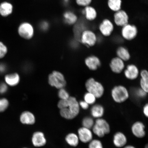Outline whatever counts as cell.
Segmentation results:
<instances>
[{
  "instance_id": "obj_1",
  "label": "cell",
  "mask_w": 148,
  "mask_h": 148,
  "mask_svg": "<svg viewBox=\"0 0 148 148\" xmlns=\"http://www.w3.org/2000/svg\"><path fill=\"white\" fill-rule=\"evenodd\" d=\"M60 114L62 117L68 120L74 119L79 114V103L75 97H70L66 99H60L58 103Z\"/></svg>"
},
{
  "instance_id": "obj_2",
  "label": "cell",
  "mask_w": 148,
  "mask_h": 148,
  "mask_svg": "<svg viewBox=\"0 0 148 148\" xmlns=\"http://www.w3.org/2000/svg\"><path fill=\"white\" fill-rule=\"evenodd\" d=\"M110 127L108 122L102 118L97 119L92 128V132L98 137L103 138L110 132Z\"/></svg>"
},
{
  "instance_id": "obj_3",
  "label": "cell",
  "mask_w": 148,
  "mask_h": 148,
  "mask_svg": "<svg viewBox=\"0 0 148 148\" xmlns=\"http://www.w3.org/2000/svg\"><path fill=\"white\" fill-rule=\"evenodd\" d=\"M85 86L88 92L92 94L96 98L101 97L104 93V89L103 85L94 78L88 79Z\"/></svg>"
},
{
  "instance_id": "obj_4",
  "label": "cell",
  "mask_w": 148,
  "mask_h": 148,
  "mask_svg": "<svg viewBox=\"0 0 148 148\" xmlns=\"http://www.w3.org/2000/svg\"><path fill=\"white\" fill-rule=\"evenodd\" d=\"M17 32L19 36L25 39L29 40L34 36L35 29L32 24L28 22H23L18 25Z\"/></svg>"
},
{
  "instance_id": "obj_5",
  "label": "cell",
  "mask_w": 148,
  "mask_h": 148,
  "mask_svg": "<svg viewBox=\"0 0 148 148\" xmlns=\"http://www.w3.org/2000/svg\"><path fill=\"white\" fill-rule=\"evenodd\" d=\"M112 96L114 101L118 103L124 102L129 97L128 90L122 86L114 87L112 91Z\"/></svg>"
},
{
  "instance_id": "obj_6",
  "label": "cell",
  "mask_w": 148,
  "mask_h": 148,
  "mask_svg": "<svg viewBox=\"0 0 148 148\" xmlns=\"http://www.w3.org/2000/svg\"><path fill=\"white\" fill-rule=\"evenodd\" d=\"M49 82L51 86L58 89L63 88L66 86V82L63 75L58 71H54L50 74Z\"/></svg>"
},
{
  "instance_id": "obj_7",
  "label": "cell",
  "mask_w": 148,
  "mask_h": 148,
  "mask_svg": "<svg viewBox=\"0 0 148 148\" xmlns=\"http://www.w3.org/2000/svg\"><path fill=\"white\" fill-rule=\"evenodd\" d=\"M97 41L96 35L91 31L86 29L83 31L81 35L80 42L88 47L94 46Z\"/></svg>"
},
{
  "instance_id": "obj_8",
  "label": "cell",
  "mask_w": 148,
  "mask_h": 148,
  "mask_svg": "<svg viewBox=\"0 0 148 148\" xmlns=\"http://www.w3.org/2000/svg\"><path fill=\"white\" fill-rule=\"evenodd\" d=\"M77 134L79 140L83 143H89L93 139V133L90 129L81 127L77 131Z\"/></svg>"
},
{
  "instance_id": "obj_9",
  "label": "cell",
  "mask_w": 148,
  "mask_h": 148,
  "mask_svg": "<svg viewBox=\"0 0 148 148\" xmlns=\"http://www.w3.org/2000/svg\"><path fill=\"white\" fill-rule=\"evenodd\" d=\"M138 30L134 25L127 24L123 27L122 29V35L125 40H130L134 39L137 36Z\"/></svg>"
},
{
  "instance_id": "obj_10",
  "label": "cell",
  "mask_w": 148,
  "mask_h": 148,
  "mask_svg": "<svg viewBox=\"0 0 148 148\" xmlns=\"http://www.w3.org/2000/svg\"><path fill=\"white\" fill-rule=\"evenodd\" d=\"M145 127L143 123L140 121H137L133 124L131 130L132 134L136 137L142 138L146 135Z\"/></svg>"
},
{
  "instance_id": "obj_11",
  "label": "cell",
  "mask_w": 148,
  "mask_h": 148,
  "mask_svg": "<svg viewBox=\"0 0 148 148\" xmlns=\"http://www.w3.org/2000/svg\"><path fill=\"white\" fill-rule=\"evenodd\" d=\"M14 5L8 1H3L0 3V16L6 18L10 16L14 12Z\"/></svg>"
},
{
  "instance_id": "obj_12",
  "label": "cell",
  "mask_w": 148,
  "mask_h": 148,
  "mask_svg": "<svg viewBox=\"0 0 148 148\" xmlns=\"http://www.w3.org/2000/svg\"><path fill=\"white\" fill-rule=\"evenodd\" d=\"M114 18L116 25L119 26L123 27L128 24V16L124 11L120 10L116 12Z\"/></svg>"
},
{
  "instance_id": "obj_13",
  "label": "cell",
  "mask_w": 148,
  "mask_h": 148,
  "mask_svg": "<svg viewBox=\"0 0 148 148\" xmlns=\"http://www.w3.org/2000/svg\"><path fill=\"white\" fill-rule=\"evenodd\" d=\"M127 142V136L123 132H118L114 134L113 138V143L116 147H124L126 145Z\"/></svg>"
},
{
  "instance_id": "obj_14",
  "label": "cell",
  "mask_w": 148,
  "mask_h": 148,
  "mask_svg": "<svg viewBox=\"0 0 148 148\" xmlns=\"http://www.w3.org/2000/svg\"><path fill=\"white\" fill-rule=\"evenodd\" d=\"M114 25L110 20L105 19L99 25V29L103 36H110L114 29Z\"/></svg>"
},
{
  "instance_id": "obj_15",
  "label": "cell",
  "mask_w": 148,
  "mask_h": 148,
  "mask_svg": "<svg viewBox=\"0 0 148 148\" xmlns=\"http://www.w3.org/2000/svg\"><path fill=\"white\" fill-rule=\"evenodd\" d=\"M110 66L112 71L114 73L117 74L121 73L125 66L124 61L118 57L112 59Z\"/></svg>"
},
{
  "instance_id": "obj_16",
  "label": "cell",
  "mask_w": 148,
  "mask_h": 148,
  "mask_svg": "<svg viewBox=\"0 0 148 148\" xmlns=\"http://www.w3.org/2000/svg\"><path fill=\"white\" fill-rule=\"evenodd\" d=\"M32 144L35 147H42L46 143V140L43 133L39 131L35 132L32 138Z\"/></svg>"
},
{
  "instance_id": "obj_17",
  "label": "cell",
  "mask_w": 148,
  "mask_h": 148,
  "mask_svg": "<svg viewBox=\"0 0 148 148\" xmlns=\"http://www.w3.org/2000/svg\"><path fill=\"white\" fill-rule=\"evenodd\" d=\"M73 29L74 36L76 40L77 41H80L81 35L83 31L86 30V26L84 22L81 21H77V23L74 25Z\"/></svg>"
},
{
  "instance_id": "obj_18",
  "label": "cell",
  "mask_w": 148,
  "mask_h": 148,
  "mask_svg": "<svg viewBox=\"0 0 148 148\" xmlns=\"http://www.w3.org/2000/svg\"><path fill=\"white\" fill-rule=\"evenodd\" d=\"M85 64L89 69L91 70H97L101 65L99 59L94 56L87 57L85 60Z\"/></svg>"
},
{
  "instance_id": "obj_19",
  "label": "cell",
  "mask_w": 148,
  "mask_h": 148,
  "mask_svg": "<svg viewBox=\"0 0 148 148\" xmlns=\"http://www.w3.org/2000/svg\"><path fill=\"white\" fill-rule=\"evenodd\" d=\"M125 75L126 78L131 80L136 79L139 75L138 68L134 64H129L125 70Z\"/></svg>"
},
{
  "instance_id": "obj_20",
  "label": "cell",
  "mask_w": 148,
  "mask_h": 148,
  "mask_svg": "<svg viewBox=\"0 0 148 148\" xmlns=\"http://www.w3.org/2000/svg\"><path fill=\"white\" fill-rule=\"evenodd\" d=\"M20 121L23 124L32 125L36 122V118L32 113L28 111H25L21 114Z\"/></svg>"
},
{
  "instance_id": "obj_21",
  "label": "cell",
  "mask_w": 148,
  "mask_h": 148,
  "mask_svg": "<svg viewBox=\"0 0 148 148\" xmlns=\"http://www.w3.org/2000/svg\"><path fill=\"white\" fill-rule=\"evenodd\" d=\"M64 23L68 25H74L78 21L77 16L71 11H66L63 14Z\"/></svg>"
},
{
  "instance_id": "obj_22",
  "label": "cell",
  "mask_w": 148,
  "mask_h": 148,
  "mask_svg": "<svg viewBox=\"0 0 148 148\" xmlns=\"http://www.w3.org/2000/svg\"><path fill=\"white\" fill-rule=\"evenodd\" d=\"M104 114V109L101 105H94L90 110V114L92 117L97 119L102 117Z\"/></svg>"
},
{
  "instance_id": "obj_23",
  "label": "cell",
  "mask_w": 148,
  "mask_h": 148,
  "mask_svg": "<svg viewBox=\"0 0 148 148\" xmlns=\"http://www.w3.org/2000/svg\"><path fill=\"white\" fill-rule=\"evenodd\" d=\"M5 81L7 84L9 86H16L19 82V76L16 73L7 75L5 77Z\"/></svg>"
},
{
  "instance_id": "obj_24",
  "label": "cell",
  "mask_w": 148,
  "mask_h": 148,
  "mask_svg": "<svg viewBox=\"0 0 148 148\" xmlns=\"http://www.w3.org/2000/svg\"><path fill=\"white\" fill-rule=\"evenodd\" d=\"M65 140L66 143L69 145L74 147H77L79 143L78 136L75 133L68 134L66 137Z\"/></svg>"
},
{
  "instance_id": "obj_25",
  "label": "cell",
  "mask_w": 148,
  "mask_h": 148,
  "mask_svg": "<svg viewBox=\"0 0 148 148\" xmlns=\"http://www.w3.org/2000/svg\"><path fill=\"white\" fill-rule=\"evenodd\" d=\"M83 12L85 14L86 19L89 21H92L97 17V12L93 7L89 6H86Z\"/></svg>"
},
{
  "instance_id": "obj_26",
  "label": "cell",
  "mask_w": 148,
  "mask_h": 148,
  "mask_svg": "<svg viewBox=\"0 0 148 148\" xmlns=\"http://www.w3.org/2000/svg\"><path fill=\"white\" fill-rule=\"evenodd\" d=\"M118 57L123 61H127L130 58V55L127 49L123 47L118 48L116 51Z\"/></svg>"
},
{
  "instance_id": "obj_27",
  "label": "cell",
  "mask_w": 148,
  "mask_h": 148,
  "mask_svg": "<svg viewBox=\"0 0 148 148\" xmlns=\"http://www.w3.org/2000/svg\"><path fill=\"white\" fill-rule=\"evenodd\" d=\"M108 5L109 8L114 12H118L121 8V0H108Z\"/></svg>"
},
{
  "instance_id": "obj_28",
  "label": "cell",
  "mask_w": 148,
  "mask_h": 148,
  "mask_svg": "<svg viewBox=\"0 0 148 148\" xmlns=\"http://www.w3.org/2000/svg\"><path fill=\"white\" fill-rule=\"evenodd\" d=\"M82 127L91 129L95 123L93 118L90 116H86L83 118L82 120Z\"/></svg>"
},
{
  "instance_id": "obj_29",
  "label": "cell",
  "mask_w": 148,
  "mask_h": 148,
  "mask_svg": "<svg viewBox=\"0 0 148 148\" xmlns=\"http://www.w3.org/2000/svg\"><path fill=\"white\" fill-rule=\"evenodd\" d=\"M97 98L93 95L88 92L84 96V101L89 105H93L95 103Z\"/></svg>"
},
{
  "instance_id": "obj_30",
  "label": "cell",
  "mask_w": 148,
  "mask_h": 148,
  "mask_svg": "<svg viewBox=\"0 0 148 148\" xmlns=\"http://www.w3.org/2000/svg\"><path fill=\"white\" fill-rule=\"evenodd\" d=\"M88 143V148H103L102 143L98 139H92Z\"/></svg>"
},
{
  "instance_id": "obj_31",
  "label": "cell",
  "mask_w": 148,
  "mask_h": 148,
  "mask_svg": "<svg viewBox=\"0 0 148 148\" xmlns=\"http://www.w3.org/2000/svg\"><path fill=\"white\" fill-rule=\"evenodd\" d=\"M38 27L40 30L42 32H46L49 29V23L46 20H42L39 24Z\"/></svg>"
},
{
  "instance_id": "obj_32",
  "label": "cell",
  "mask_w": 148,
  "mask_h": 148,
  "mask_svg": "<svg viewBox=\"0 0 148 148\" xmlns=\"http://www.w3.org/2000/svg\"><path fill=\"white\" fill-rule=\"evenodd\" d=\"M9 102L6 99H0V112H3L8 108Z\"/></svg>"
},
{
  "instance_id": "obj_33",
  "label": "cell",
  "mask_w": 148,
  "mask_h": 148,
  "mask_svg": "<svg viewBox=\"0 0 148 148\" xmlns=\"http://www.w3.org/2000/svg\"><path fill=\"white\" fill-rule=\"evenodd\" d=\"M58 96L61 99H67L70 97L69 93L64 88L60 89Z\"/></svg>"
},
{
  "instance_id": "obj_34",
  "label": "cell",
  "mask_w": 148,
  "mask_h": 148,
  "mask_svg": "<svg viewBox=\"0 0 148 148\" xmlns=\"http://www.w3.org/2000/svg\"><path fill=\"white\" fill-rule=\"evenodd\" d=\"M7 52V48L3 42L0 41V59L3 58Z\"/></svg>"
},
{
  "instance_id": "obj_35",
  "label": "cell",
  "mask_w": 148,
  "mask_h": 148,
  "mask_svg": "<svg viewBox=\"0 0 148 148\" xmlns=\"http://www.w3.org/2000/svg\"><path fill=\"white\" fill-rule=\"evenodd\" d=\"M92 0H75L76 3L79 6L86 7L91 3Z\"/></svg>"
},
{
  "instance_id": "obj_36",
  "label": "cell",
  "mask_w": 148,
  "mask_h": 148,
  "mask_svg": "<svg viewBox=\"0 0 148 148\" xmlns=\"http://www.w3.org/2000/svg\"><path fill=\"white\" fill-rule=\"evenodd\" d=\"M140 87L144 91L147 92L148 91V80L141 78L140 80Z\"/></svg>"
},
{
  "instance_id": "obj_37",
  "label": "cell",
  "mask_w": 148,
  "mask_h": 148,
  "mask_svg": "<svg viewBox=\"0 0 148 148\" xmlns=\"http://www.w3.org/2000/svg\"><path fill=\"white\" fill-rule=\"evenodd\" d=\"M136 90L135 93L136 97L138 98H143L147 95V92L144 91L141 88H138Z\"/></svg>"
},
{
  "instance_id": "obj_38",
  "label": "cell",
  "mask_w": 148,
  "mask_h": 148,
  "mask_svg": "<svg viewBox=\"0 0 148 148\" xmlns=\"http://www.w3.org/2000/svg\"><path fill=\"white\" fill-rule=\"evenodd\" d=\"M8 90V87L5 83H1L0 84V94L5 93Z\"/></svg>"
},
{
  "instance_id": "obj_39",
  "label": "cell",
  "mask_w": 148,
  "mask_h": 148,
  "mask_svg": "<svg viewBox=\"0 0 148 148\" xmlns=\"http://www.w3.org/2000/svg\"><path fill=\"white\" fill-rule=\"evenodd\" d=\"M79 106L83 110H87L89 108V105L85 101H81L79 103Z\"/></svg>"
},
{
  "instance_id": "obj_40",
  "label": "cell",
  "mask_w": 148,
  "mask_h": 148,
  "mask_svg": "<svg viewBox=\"0 0 148 148\" xmlns=\"http://www.w3.org/2000/svg\"><path fill=\"white\" fill-rule=\"evenodd\" d=\"M140 76L141 79H148V73L147 70H144L140 73Z\"/></svg>"
},
{
  "instance_id": "obj_41",
  "label": "cell",
  "mask_w": 148,
  "mask_h": 148,
  "mask_svg": "<svg viewBox=\"0 0 148 148\" xmlns=\"http://www.w3.org/2000/svg\"><path fill=\"white\" fill-rule=\"evenodd\" d=\"M143 113L144 115L146 117H148V105L147 103L143 107Z\"/></svg>"
},
{
  "instance_id": "obj_42",
  "label": "cell",
  "mask_w": 148,
  "mask_h": 148,
  "mask_svg": "<svg viewBox=\"0 0 148 148\" xmlns=\"http://www.w3.org/2000/svg\"><path fill=\"white\" fill-rule=\"evenodd\" d=\"M6 67L5 65L3 64H0V73H4L6 71Z\"/></svg>"
},
{
  "instance_id": "obj_43",
  "label": "cell",
  "mask_w": 148,
  "mask_h": 148,
  "mask_svg": "<svg viewBox=\"0 0 148 148\" xmlns=\"http://www.w3.org/2000/svg\"><path fill=\"white\" fill-rule=\"evenodd\" d=\"M69 0H62V3L64 5H67L69 3Z\"/></svg>"
},
{
  "instance_id": "obj_44",
  "label": "cell",
  "mask_w": 148,
  "mask_h": 148,
  "mask_svg": "<svg viewBox=\"0 0 148 148\" xmlns=\"http://www.w3.org/2000/svg\"><path fill=\"white\" fill-rule=\"evenodd\" d=\"M123 148H136L134 146L132 145H127V146H125Z\"/></svg>"
},
{
  "instance_id": "obj_45",
  "label": "cell",
  "mask_w": 148,
  "mask_h": 148,
  "mask_svg": "<svg viewBox=\"0 0 148 148\" xmlns=\"http://www.w3.org/2000/svg\"><path fill=\"white\" fill-rule=\"evenodd\" d=\"M145 148H148V145L147 144V145H145Z\"/></svg>"
},
{
  "instance_id": "obj_46",
  "label": "cell",
  "mask_w": 148,
  "mask_h": 148,
  "mask_svg": "<svg viewBox=\"0 0 148 148\" xmlns=\"http://www.w3.org/2000/svg\"></svg>"
}]
</instances>
